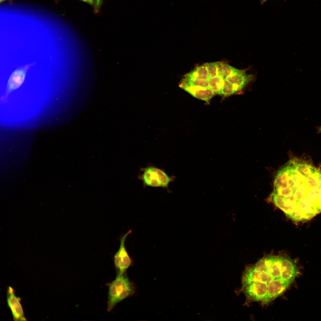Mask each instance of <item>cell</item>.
I'll list each match as a JSON object with an SVG mask.
<instances>
[{
    "instance_id": "7c38bea8",
    "label": "cell",
    "mask_w": 321,
    "mask_h": 321,
    "mask_svg": "<svg viewBox=\"0 0 321 321\" xmlns=\"http://www.w3.org/2000/svg\"><path fill=\"white\" fill-rule=\"evenodd\" d=\"M238 70L229 64L220 62L218 69V75L224 80Z\"/></svg>"
},
{
    "instance_id": "4fadbf2b",
    "label": "cell",
    "mask_w": 321,
    "mask_h": 321,
    "mask_svg": "<svg viewBox=\"0 0 321 321\" xmlns=\"http://www.w3.org/2000/svg\"><path fill=\"white\" fill-rule=\"evenodd\" d=\"M211 89L218 94L224 84V80L219 75L210 77L207 80Z\"/></svg>"
},
{
    "instance_id": "30bf717a",
    "label": "cell",
    "mask_w": 321,
    "mask_h": 321,
    "mask_svg": "<svg viewBox=\"0 0 321 321\" xmlns=\"http://www.w3.org/2000/svg\"><path fill=\"white\" fill-rule=\"evenodd\" d=\"M184 77L193 79L207 80L209 78L207 69L204 64L197 66L185 74Z\"/></svg>"
},
{
    "instance_id": "277c9868",
    "label": "cell",
    "mask_w": 321,
    "mask_h": 321,
    "mask_svg": "<svg viewBox=\"0 0 321 321\" xmlns=\"http://www.w3.org/2000/svg\"><path fill=\"white\" fill-rule=\"evenodd\" d=\"M132 232L131 230H129L120 237L119 248L114 254V263L117 270V275L125 273L132 263V259L125 245L126 239Z\"/></svg>"
},
{
    "instance_id": "d6986e66",
    "label": "cell",
    "mask_w": 321,
    "mask_h": 321,
    "mask_svg": "<svg viewBox=\"0 0 321 321\" xmlns=\"http://www.w3.org/2000/svg\"><path fill=\"white\" fill-rule=\"evenodd\" d=\"M268 0H261L260 2L261 3V4H264L265 2Z\"/></svg>"
},
{
    "instance_id": "9a60e30c",
    "label": "cell",
    "mask_w": 321,
    "mask_h": 321,
    "mask_svg": "<svg viewBox=\"0 0 321 321\" xmlns=\"http://www.w3.org/2000/svg\"><path fill=\"white\" fill-rule=\"evenodd\" d=\"M220 62H214L204 63L209 78L218 75V69Z\"/></svg>"
},
{
    "instance_id": "e0dca14e",
    "label": "cell",
    "mask_w": 321,
    "mask_h": 321,
    "mask_svg": "<svg viewBox=\"0 0 321 321\" xmlns=\"http://www.w3.org/2000/svg\"><path fill=\"white\" fill-rule=\"evenodd\" d=\"M59 1V0H57ZM86 2L90 5H94L95 0H80Z\"/></svg>"
},
{
    "instance_id": "7a4b0ae2",
    "label": "cell",
    "mask_w": 321,
    "mask_h": 321,
    "mask_svg": "<svg viewBox=\"0 0 321 321\" xmlns=\"http://www.w3.org/2000/svg\"><path fill=\"white\" fill-rule=\"evenodd\" d=\"M134 291V287L125 273L117 275L108 288V311H110L118 303L132 295Z\"/></svg>"
},
{
    "instance_id": "5bb4252c",
    "label": "cell",
    "mask_w": 321,
    "mask_h": 321,
    "mask_svg": "<svg viewBox=\"0 0 321 321\" xmlns=\"http://www.w3.org/2000/svg\"><path fill=\"white\" fill-rule=\"evenodd\" d=\"M238 93L233 85L226 79L224 80L223 85L218 94L228 96Z\"/></svg>"
},
{
    "instance_id": "5b68a950",
    "label": "cell",
    "mask_w": 321,
    "mask_h": 321,
    "mask_svg": "<svg viewBox=\"0 0 321 321\" xmlns=\"http://www.w3.org/2000/svg\"><path fill=\"white\" fill-rule=\"evenodd\" d=\"M7 301L14 320H26L20 303L21 299L15 295L14 289L10 287H9L7 289Z\"/></svg>"
},
{
    "instance_id": "ba28073f",
    "label": "cell",
    "mask_w": 321,
    "mask_h": 321,
    "mask_svg": "<svg viewBox=\"0 0 321 321\" xmlns=\"http://www.w3.org/2000/svg\"><path fill=\"white\" fill-rule=\"evenodd\" d=\"M33 64L20 67L13 72L8 82L7 89L8 91H12L21 85L23 81L27 71Z\"/></svg>"
},
{
    "instance_id": "9c48e42d",
    "label": "cell",
    "mask_w": 321,
    "mask_h": 321,
    "mask_svg": "<svg viewBox=\"0 0 321 321\" xmlns=\"http://www.w3.org/2000/svg\"><path fill=\"white\" fill-rule=\"evenodd\" d=\"M292 160L296 170L305 177H307L313 174L317 169L311 164L298 159L295 158Z\"/></svg>"
},
{
    "instance_id": "ac0fdd59",
    "label": "cell",
    "mask_w": 321,
    "mask_h": 321,
    "mask_svg": "<svg viewBox=\"0 0 321 321\" xmlns=\"http://www.w3.org/2000/svg\"><path fill=\"white\" fill-rule=\"evenodd\" d=\"M317 130L318 133L321 134V126L317 127Z\"/></svg>"
},
{
    "instance_id": "8992f818",
    "label": "cell",
    "mask_w": 321,
    "mask_h": 321,
    "mask_svg": "<svg viewBox=\"0 0 321 321\" xmlns=\"http://www.w3.org/2000/svg\"><path fill=\"white\" fill-rule=\"evenodd\" d=\"M254 79V76L248 74L246 70L238 69L236 73L226 79L232 84L239 93ZM225 79V80H226Z\"/></svg>"
},
{
    "instance_id": "2e32d148",
    "label": "cell",
    "mask_w": 321,
    "mask_h": 321,
    "mask_svg": "<svg viewBox=\"0 0 321 321\" xmlns=\"http://www.w3.org/2000/svg\"><path fill=\"white\" fill-rule=\"evenodd\" d=\"M103 0H95L94 5V10L95 12H98L101 7Z\"/></svg>"
},
{
    "instance_id": "6da1fadb",
    "label": "cell",
    "mask_w": 321,
    "mask_h": 321,
    "mask_svg": "<svg viewBox=\"0 0 321 321\" xmlns=\"http://www.w3.org/2000/svg\"><path fill=\"white\" fill-rule=\"evenodd\" d=\"M299 273L295 262L284 255H266L246 266L242 278L246 302L269 303L281 295Z\"/></svg>"
},
{
    "instance_id": "8fae6325",
    "label": "cell",
    "mask_w": 321,
    "mask_h": 321,
    "mask_svg": "<svg viewBox=\"0 0 321 321\" xmlns=\"http://www.w3.org/2000/svg\"><path fill=\"white\" fill-rule=\"evenodd\" d=\"M180 83L194 87L211 89L207 80L190 78L184 77Z\"/></svg>"
},
{
    "instance_id": "3957f363",
    "label": "cell",
    "mask_w": 321,
    "mask_h": 321,
    "mask_svg": "<svg viewBox=\"0 0 321 321\" xmlns=\"http://www.w3.org/2000/svg\"><path fill=\"white\" fill-rule=\"evenodd\" d=\"M138 178L142 182L144 188L147 187H161L166 189L169 192V184L176 178L174 176H169L164 169L150 164L140 169Z\"/></svg>"
},
{
    "instance_id": "52a82bcc",
    "label": "cell",
    "mask_w": 321,
    "mask_h": 321,
    "mask_svg": "<svg viewBox=\"0 0 321 321\" xmlns=\"http://www.w3.org/2000/svg\"><path fill=\"white\" fill-rule=\"evenodd\" d=\"M179 86L194 97L209 103L215 93L210 89L194 87L180 83Z\"/></svg>"
}]
</instances>
